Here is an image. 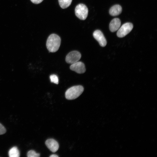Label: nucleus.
I'll list each match as a JSON object with an SVG mask.
<instances>
[{
    "instance_id": "15",
    "label": "nucleus",
    "mask_w": 157,
    "mask_h": 157,
    "mask_svg": "<svg viewBox=\"0 0 157 157\" xmlns=\"http://www.w3.org/2000/svg\"><path fill=\"white\" fill-rule=\"evenodd\" d=\"M6 130L5 127L0 123V135H2L6 133Z\"/></svg>"
},
{
    "instance_id": "17",
    "label": "nucleus",
    "mask_w": 157,
    "mask_h": 157,
    "mask_svg": "<svg viewBox=\"0 0 157 157\" xmlns=\"http://www.w3.org/2000/svg\"><path fill=\"white\" fill-rule=\"evenodd\" d=\"M50 157H58V156L56 154H52L49 156Z\"/></svg>"
},
{
    "instance_id": "13",
    "label": "nucleus",
    "mask_w": 157,
    "mask_h": 157,
    "mask_svg": "<svg viewBox=\"0 0 157 157\" xmlns=\"http://www.w3.org/2000/svg\"><path fill=\"white\" fill-rule=\"evenodd\" d=\"M40 156L39 153H37L33 150H30L28 151L27 156L28 157H39Z\"/></svg>"
},
{
    "instance_id": "6",
    "label": "nucleus",
    "mask_w": 157,
    "mask_h": 157,
    "mask_svg": "<svg viewBox=\"0 0 157 157\" xmlns=\"http://www.w3.org/2000/svg\"><path fill=\"white\" fill-rule=\"evenodd\" d=\"M93 35L101 46L104 47L106 46L107 44V41L101 31L98 30L94 31L93 33Z\"/></svg>"
},
{
    "instance_id": "10",
    "label": "nucleus",
    "mask_w": 157,
    "mask_h": 157,
    "mask_svg": "<svg viewBox=\"0 0 157 157\" xmlns=\"http://www.w3.org/2000/svg\"><path fill=\"white\" fill-rule=\"evenodd\" d=\"M122 9L119 5H115L112 6L110 9L109 13L112 16H116L119 15L122 12Z\"/></svg>"
},
{
    "instance_id": "12",
    "label": "nucleus",
    "mask_w": 157,
    "mask_h": 157,
    "mask_svg": "<svg viewBox=\"0 0 157 157\" xmlns=\"http://www.w3.org/2000/svg\"><path fill=\"white\" fill-rule=\"evenodd\" d=\"M59 4L62 8L68 7L71 4L72 0H58Z\"/></svg>"
},
{
    "instance_id": "9",
    "label": "nucleus",
    "mask_w": 157,
    "mask_h": 157,
    "mask_svg": "<svg viewBox=\"0 0 157 157\" xmlns=\"http://www.w3.org/2000/svg\"><path fill=\"white\" fill-rule=\"evenodd\" d=\"M121 22L118 18H115L112 19L109 24V29L112 32H114L120 28Z\"/></svg>"
},
{
    "instance_id": "4",
    "label": "nucleus",
    "mask_w": 157,
    "mask_h": 157,
    "mask_svg": "<svg viewBox=\"0 0 157 157\" xmlns=\"http://www.w3.org/2000/svg\"><path fill=\"white\" fill-rule=\"evenodd\" d=\"M133 28V25L131 23L127 22L124 24L119 28L117 32V36L122 38L129 33Z\"/></svg>"
},
{
    "instance_id": "5",
    "label": "nucleus",
    "mask_w": 157,
    "mask_h": 157,
    "mask_svg": "<svg viewBox=\"0 0 157 157\" xmlns=\"http://www.w3.org/2000/svg\"><path fill=\"white\" fill-rule=\"evenodd\" d=\"M81 57V55L79 52L76 51H72L67 55L65 60L67 63L72 64L78 62Z\"/></svg>"
},
{
    "instance_id": "8",
    "label": "nucleus",
    "mask_w": 157,
    "mask_h": 157,
    "mask_svg": "<svg viewBox=\"0 0 157 157\" xmlns=\"http://www.w3.org/2000/svg\"><path fill=\"white\" fill-rule=\"evenodd\" d=\"M45 144L47 148L52 152H55L58 149L59 145L58 142L53 139L47 140Z\"/></svg>"
},
{
    "instance_id": "14",
    "label": "nucleus",
    "mask_w": 157,
    "mask_h": 157,
    "mask_svg": "<svg viewBox=\"0 0 157 157\" xmlns=\"http://www.w3.org/2000/svg\"><path fill=\"white\" fill-rule=\"evenodd\" d=\"M50 78L51 82L56 84H58V78L56 75L55 74H52L50 76Z\"/></svg>"
},
{
    "instance_id": "11",
    "label": "nucleus",
    "mask_w": 157,
    "mask_h": 157,
    "mask_svg": "<svg viewBox=\"0 0 157 157\" xmlns=\"http://www.w3.org/2000/svg\"><path fill=\"white\" fill-rule=\"evenodd\" d=\"M8 155L10 157H19L20 156L19 151L17 147H14L9 150Z\"/></svg>"
},
{
    "instance_id": "2",
    "label": "nucleus",
    "mask_w": 157,
    "mask_h": 157,
    "mask_svg": "<svg viewBox=\"0 0 157 157\" xmlns=\"http://www.w3.org/2000/svg\"><path fill=\"white\" fill-rule=\"evenodd\" d=\"M84 91V88L79 85L72 87L68 89L65 93V97L68 100H73L80 96Z\"/></svg>"
},
{
    "instance_id": "3",
    "label": "nucleus",
    "mask_w": 157,
    "mask_h": 157,
    "mask_svg": "<svg viewBox=\"0 0 157 157\" xmlns=\"http://www.w3.org/2000/svg\"><path fill=\"white\" fill-rule=\"evenodd\" d=\"M76 16L80 19L84 20L87 18L88 13V9L84 4L80 3L77 5L75 10Z\"/></svg>"
},
{
    "instance_id": "7",
    "label": "nucleus",
    "mask_w": 157,
    "mask_h": 157,
    "mask_svg": "<svg viewBox=\"0 0 157 157\" xmlns=\"http://www.w3.org/2000/svg\"><path fill=\"white\" fill-rule=\"evenodd\" d=\"M70 69L78 74L83 73L86 71L85 65L81 62L78 61L72 64L70 67Z\"/></svg>"
},
{
    "instance_id": "1",
    "label": "nucleus",
    "mask_w": 157,
    "mask_h": 157,
    "mask_svg": "<svg viewBox=\"0 0 157 157\" xmlns=\"http://www.w3.org/2000/svg\"><path fill=\"white\" fill-rule=\"evenodd\" d=\"M60 43V37L56 34H51L49 36L47 40V48L50 52H56L58 49Z\"/></svg>"
},
{
    "instance_id": "16",
    "label": "nucleus",
    "mask_w": 157,
    "mask_h": 157,
    "mask_svg": "<svg viewBox=\"0 0 157 157\" xmlns=\"http://www.w3.org/2000/svg\"><path fill=\"white\" fill-rule=\"evenodd\" d=\"M43 0H31L33 3L38 4L41 3Z\"/></svg>"
}]
</instances>
